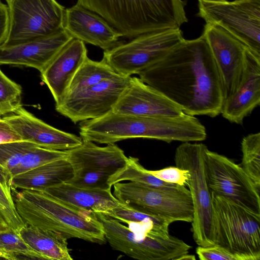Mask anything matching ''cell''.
Instances as JSON below:
<instances>
[{
	"label": "cell",
	"instance_id": "cell-1",
	"mask_svg": "<svg viewBox=\"0 0 260 260\" xmlns=\"http://www.w3.org/2000/svg\"><path fill=\"white\" fill-rule=\"evenodd\" d=\"M138 75L187 114L215 117L221 113L223 85L203 34L194 39H184Z\"/></svg>",
	"mask_w": 260,
	"mask_h": 260
},
{
	"label": "cell",
	"instance_id": "cell-2",
	"mask_svg": "<svg viewBox=\"0 0 260 260\" xmlns=\"http://www.w3.org/2000/svg\"><path fill=\"white\" fill-rule=\"evenodd\" d=\"M17 211L25 224L60 233L68 239L106 242L95 213L69 204L41 189H11Z\"/></svg>",
	"mask_w": 260,
	"mask_h": 260
},
{
	"label": "cell",
	"instance_id": "cell-3",
	"mask_svg": "<svg viewBox=\"0 0 260 260\" xmlns=\"http://www.w3.org/2000/svg\"><path fill=\"white\" fill-rule=\"evenodd\" d=\"M123 37L180 28L188 22L184 0H78Z\"/></svg>",
	"mask_w": 260,
	"mask_h": 260
},
{
	"label": "cell",
	"instance_id": "cell-4",
	"mask_svg": "<svg viewBox=\"0 0 260 260\" xmlns=\"http://www.w3.org/2000/svg\"><path fill=\"white\" fill-rule=\"evenodd\" d=\"M214 245L240 260L260 259V215L211 193Z\"/></svg>",
	"mask_w": 260,
	"mask_h": 260
},
{
	"label": "cell",
	"instance_id": "cell-5",
	"mask_svg": "<svg viewBox=\"0 0 260 260\" xmlns=\"http://www.w3.org/2000/svg\"><path fill=\"white\" fill-rule=\"evenodd\" d=\"M173 132V123L167 116H139L113 111L101 117L82 121L79 126L82 140L105 144L137 138L166 142Z\"/></svg>",
	"mask_w": 260,
	"mask_h": 260
},
{
	"label": "cell",
	"instance_id": "cell-6",
	"mask_svg": "<svg viewBox=\"0 0 260 260\" xmlns=\"http://www.w3.org/2000/svg\"><path fill=\"white\" fill-rule=\"evenodd\" d=\"M207 148L202 143L183 142L176 148L174 157L176 166L186 169L189 173L186 185L193 206L191 230L197 244L203 247L214 245L211 196L206 181L204 165V153Z\"/></svg>",
	"mask_w": 260,
	"mask_h": 260
},
{
	"label": "cell",
	"instance_id": "cell-7",
	"mask_svg": "<svg viewBox=\"0 0 260 260\" xmlns=\"http://www.w3.org/2000/svg\"><path fill=\"white\" fill-rule=\"evenodd\" d=\"M184 40L180 28L143 34L104 51L103 59L119 75L131 77L159 60Z\"/></svg>",
	"mask_w": 260,
	"mask_h": 260
},
{
	"label": "cell",
	"instance_id": "cell-8",
	"mask_svg": "<svg viewBox=\"0 0 260 260\" xmlns=\"http://www.w3.org/2000/svg\"><path fill=\"white\" fill-rule=\"evenodd\" d=\"M113 186L114 197L131 208L173 222H192L193 220L192 198L185 186L173 189H161L132 182H121Z\"/></svg>",
	"mask_w": 260,
	"mask_h": 260
},
{
	"label": "cell",
	"instance_id": "cell-9",
	"mask_svg": "<svg viewBox=\"0 0 260 260\" xmlns=\"http://www.w3.org/2000/svg\"><path fill=\"white\" fill-rule=\"evenodd\" d=\"M5 1L10 24L3 47L47 37L64 29L65 9L56 0Z\"/></svg>",
	"mask_w": 260,
	"mask_h": 260
},
{
	"label": "cell",
	"instance_id": "cell-10",
	"mask_svg": "<svg viewBox=\"0 0 260 260\" xmlns=\"http://www.w3.org/2000/svg\"><path fill=\"white\" fill-rule=\"evenodd\" d=\"M197 15L223 28L260 57V0H198Z\"/></svg>",
	"mask_w": 260,
	"mask_h": 260
},
{
	"label": "cell",
	"instance_id": "cell-11",
	"mask_svg": "<svg viewBox=\"0 0 260 260\" xmlns=\"http://www.w3.org/2000/svg\"><path fill=\"white\" fill-rule=\"evenodd\" d=\"M101 222L106 239L114 250L139 260H177L191 246L182 240L168 237H140L117 220L95 213Z\"/></svg>",
	"mask_w": 260,
	"mask_h": 260
},
{
	"label": "cell",
	"instance_id": "cell-12",
	"mask_svg": "<svg viewBox=\"0 0 260 260\" xmlns=\"http://www.w3.org/2000/svg\"><path fill=\"white\" fill-rule=\"evenodd\" d=\"M204 165L210 193L260 215V189L240 165L208 148L204 153Z\"/></svg>",
	"mask_w": 260,
	"mask_h": 260
},
{
	"label": "cell",
	"instance_id": "cell-13",
	"mask_svg": "<svg viewBox=\"0 0 260 260\" xmlns=\"http://www.w3.org/2000/svg\"><path fill=\"white\" fill-rule=\"evenodd\" d=\"M130 78L119 76L68 94L55 104V109L75 124L101 117L113 110L128 86Z\"/></svg>",
	"mask_w": 260,
	"mask_h": 260
},
{
	"label": "cell",
	"instance_id": "cell-14",
	"mask_svg": "<svg viewBox=\"0 0 260 260\" xmlns=\"http://www.w3.org/2000/svg\"><path fill=\"white\" fill-rule=\"evenodd\" d=\"M202 34L220 74L225 100L235 92L240 83L247 47L216 24L206 23Z\"/></svg>",
	"mask_w": 260,
	"mask_h": 260
},
{
	"label": "cell",
	"instance_id": "cell-15",
	"mask_svg": "<svg viewBox=\"0 0 260 260\" xmlns=\"http://www.w3.org/2000/svg\"><path fill=\"white\" fill-rule=\"evenodd\" d=\"M112 111L146 117L174 116L183 113L179 106L135 76H131L128 86Z\"/></svg>",
	"mask_w": 260,
	"mask_h": 260
},
{
	"label": "cell",
	"instance_id": "cell-16",
	"mask_svg": "<svg viewBox=\"0 0 260 260\" xmlns=\"http://www.w3.org/2000/svg\"><path fill=\"white\" fill-rule=\"evenodd\" d=\"M73 38L63 29L54 34L17 45L0 47V65H21L41 73Z\"/></svg>",
	"mask_w": 260,
	"mask_h": 260
},
{
	"label": "cell",
	"instance_id": "cell-17",
	"mask_svg": "<svg viewBox=\"0 0 260 260\" xmlns=\"http://www.w3.org/2000/svg\"><path fill=\"white\" fill-rule=\"evenodd\" d=\"M260 103V57L247 47L245 66L240 83L222 104L221 114L230 122L242 124Z\"/></svg>",
	"mask_w": 260,
	"mask_h": 260
},
{
	"label": "cell",
	"instance_id": "cell-18",
	"mask_svg": "<svg viewBox=\"0 0 260 260\" xmlns=\"http://www.w3.org/2000/svg\"><path fill=\"white\" fill-rule=\"evenodd\" d=\"M22 140L49 149L67 151L80 146L82 139L72 133L55 128L38 118L22 107L14 114L3 117Z\"/></svg>",
	"mask_w": 260,
	"mask_h": 260
},
{
	"label": "cell",
	"instance_id": "cell-19",
	"mask_svg": "<svg viewBox=\"0 0 260 260\" xmlns=\"http://www.w3.org/2000/svg\"><path fill=\"white\" fill-rule=\"evenodd\" d=\"M63 27L73 38L104 51L120 42L121 35L109 23L78 3L65 9Z\"/></svg>",
	"mask_w": 260,
	"mask_h": 260
},
{
	"label": "cell",
	"instance_id": "cell-20",
	"mask_svg": "<svg viewBox=\"0 0 260 260\" xmlns=\"http://www.w3.org/2000/svg\"><path fill=\"white\" fill-rule=\"evenodd\" d=\"M87 57L85 43L73 38L41 73L42 80L50 90L55 104L66 96L74 75Z\"/></svg>",
	"mask_w": 260,
	"mask_h": 260
},
{
	"label": "cell",
	"instance_id": "cell-21",
	"mask_svg": "<svg viewBox=\"0 0 260 260\" xmlns=\"http://www.w3.org/2000/svg\"><path fill=\"white\" fill-rule=\"evenodd\" d=\"M67 160L74 172L82 170L104 171L114 173L123 167L127 156L115 144L101 147L94 142L82 140V144L67 150Z\"/></svg>",
	"mask_w": 260,
	"mask_h": 260
},
{
	"label": "cell",
	"instance_id": "cell-22",
	"mask_svg": "<svg viewBox=\"0 0 260 260\" xmlns=\"http://www.w3.org/2000/svg\"><path fill=\"white\" fill-rule=\"evenodd\" d=\"M43 190L69 204L94 213L104 214L121 204L111 188L87 189L64 182Z\"/></svg>",
	"mask_w": 260,
	"mask_h": 260
},
{
	"label": "cell",
	"instance_id": "cell-23",
	"mask_svg": "<svg viewBox=\"0 0 260 260\" xmlns=\"http://www.w3.org/2000/svg\"><path fill=\"white\" fill-rule=\"evenodd\" d=\"M74 175L72 166L66 158L51 161L12 177L11 189H41L67 182Z\"/></svg>",
	"mask_w": 260,
	"mask_h": 260
},
{
	"label": "cell",
	"instance_id": "cell-24",
	"mask_svg": "<svg viewBox=\"0 0 260 260\" xmlns=\"http://www.w3.org/2000/svg\"><path fill=\"white\" fill-rule=\"evenodd\" d=\"M43 259L72 260L68 239L60 233L25 225L18 232Z\"/></svg>",
	"mask_w": 260,
	"mask_h": 260
},
{
	"label": "cell",
	"instance_id": "cell-25",
	"mask_svg": "<svg viewBox=\"0 0 260 260\" xmlns=\"http://www.w3.org/2000/svg\"><path fill=\"white\" fill-rule=\"evenodd\" d=\"M124 181L161 189H173L181 186L155 177L140 164L138 158L132 156L127 157L124 166L111 175L108 183L112 187L116 183Z\"/></svg>",
	"mask_w": 260,
	"mask_h": 260
},
{
	"label": "cell",
	"instance_id": "cell-26",
	"mask_svg": "<svg viewBox=\"0 0 260 260\" xmlns=\"http://www.w3.org/2000/svg\"><path fill=\"white\" fill-rule=\"evenodd\" d=\"M119 76L121 75L104 59L94 61L87 57L74 75L67 95L87 89Z\"/></svg>",
	"mask_w": 260,
	"mask_h": 260
},
{
	"label": "cell",
	"instance_id": "cell-27",
	"mask_svg": "<svg viewBox=\"0 0 260 260\" xmlns=\"http://www.w3.org/2000/svg\"><path fill=\"white\" fill-rule=\"evenodd\" d=\"M36 146L25 140L0 144V179L9 184L12 171L23 156Z\"/></svg>",
	"mask_w": 260,
	"mask_h": 260
},
{
	"label": "cell",
	"instance_id": "cell-28",
	"mask_svg": "<svg viewBox=\"0 0 260 260\" xmlns=\"http://www.w3.org/2000/svg\"><path fill=\"white\" fill-rule=\"evenodd\" d=\"M0 251L3 258L7 259H43L42 256L32 249L18 232L11 229L0 232Z\"/></svg>",
	"mask_w": 260,
	"mask_h": 260
},
{
	"label": "cell",
	"instance_id": "cell-29",
	"mask_svg": "<svg viewBox=\"0 0 260 260\" xmlns=\"http://www.w3.org/2000/svg\"><path fill=\"white\" fill-rule=\"evenodd\" d=\"M240 166L260 189V133L251 134L241 142Z\"/></svg>",
	"mask_w": 260,
	"mask_h": 260
},
{
	"label": "cell",
	"instance_id": "cell-30",
	"mask_svg": "<svg viewBox=\"0 0 260 260\" xmlns=\"http://www.w3.org/2000/svg\"><path fill=\"white\" fill-rule=\"evenodd\" d=\"M67 156V150H52L36 146L23 156L19 165L12 171L11 178L50 162L66 158Z\"/></svg>",
	"mask_w": 260,
	"mask_h": 260
},
{
	"label": "cell",
	"instance_id": "cell-31",
	"mask_svg": "<svg viewBox=\"0 0 260 260\" xmlns=\"http://www.w3.org/2000/svg\"><path fill=\"white\" fill-rule=\"evenodd\" d=\"M21 93V86L0 69V115L15 113L22 107Z\"/></svg>",
	"mask_w": 260,
	"mask_h": 260
},
{
	"label": "cell",
	"instance_id": "cell-32",
	"mask_svg": "<svg viewBox=\"0 0 260 260\" xmlns=\"http://www.w3.org/2000/svg\"><path fill=\"white\" fill-rule=\"evenodd\" d=\"M0 219L17 232L26 225L17 211L10 186L1 179Z\"/></svg>",
	"mask_w": 260,
	"mask_h": 260
},
{
	"label": "cell",
	"instance_id": "cell-33",
	"mask_svg": "<svg viewBox=\"0 0 260 260\" xmlns=\"http://www.w3.org/2000/svg\"><path fill=\"white\" fill-rule=\"evenodd\" d=\"M113 173L104 171L82 170L74 172L67 182L77 187L87 189L111 188L108 183Z\"/></svg>",
	"mask_w": 260,
	"mask_h": 260
},
{
	"label": "cell",
	"instance_id": "cell-34",
	"mask_svg": "<svg viewBox=\"0 0 260 260\" xmlns=\"http://www.w3.org/2000/svg\"><path fill=\"white\" fill-rule=\"evenodd\" d=\"M148 172L159 179L168 183L185 186L189 176V171L176 167H169Z\"/></svg>",
	"mask_w": 260,
	"mask_h": 260
},
{
	"label": "cell",
	"instance_id": "cell-35",
	"mask_svg": "<svg viewBox=\"0 0 260 260\" xmlns=\"http://www.w3.org/2000/svg\"><path fill=\"white\" fill-rule=\"evenodd\" d=\"M196 251L201 260H240L237 256L216 245L199 246Z\"/></svg>",
	"mask_w": 260,
	"mask_h": 260
},
{
	"label": "cell",
	"instance_id": "cell-36",
	"mask_svg": "<svg viewBox=\"0 0 260 260\" xmlns=\"http://www.w3.org/2000/svg\"><path fill=\"white\" fill-rule=\"evenodd\" d=\"M22 140L20 135L4 118H0V144Z\"/></svg>",
	"mask_w": 260,
	"mask_h": 260
},
{
	"label": "cell",
	"instance_id": "cell-37",
	"mask_svg": "<svg viewBox=\"0 0 260 260\" xmlns=\"http://www.w3.org/2000/svg\"><path fill=\"white\" fill-rule=\"evenodd\" d=\"M9 14L7 5L0 0V47L6 41L9 30Z\"/></svg>",
	"mask_w": 260,
	"mask_h": 260
},
{
	"label": "cell",
	"instance_id": "cell-38",
	"mask_svg": "<svg viewBox=\"0 0 260 260\" xmlns=\"http://www.w3.org/2000/svg\"><path fill=\"white\" fill-rule=\"evenodd\" d=\"M196 257L194 255H190L188 253L183 254L180 256L177 260H194Z\"/></svg>",
	"mask_w": 260,
	"mask_h": 260
},
{
	"label": "cell",
	"instance_id": "cell-39",
	"mask_svg": "<svg viewBox=\"0 0 260 260\" xmlns=\"http://www.w3.org/2000/svg\"><path fill=\"white\" fill-rule=\"evenodd\" d=\"M8 225L3 220L0 219V232L10 229Z\"/></svg>",
	"mask_w": 260,
	"mask_h": 260
},
{
	"label": "cell",
	"instance_id": "cell-40",
	"mask_svg": "<svg viewBox=\"0 0 260 260\" xmlns=\"http://www.w3.org/2000/svg\"><path fill=\"white\" fill-rule=\"evenodd\" d=\"M0 258H3V254L2 253V252L0 251Z\"/></svg>",
	"mask_w": 260,
	"mask_h": 260
}]
</instances>
